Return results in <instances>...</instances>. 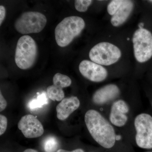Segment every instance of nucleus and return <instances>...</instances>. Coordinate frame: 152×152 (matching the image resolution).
I'll return each instance as SVG.
<instances>
[{"label":"nucleus","instance_id":"f3484780","mask_svg":"<svg viewBox=\"0 0 152 152\" xmlns=\"http://www.w3.org/2000/svg\"><path fill=\"white\" fill-rule=\"evenodd\" d=\"M44 146L46 152H55L58 148V141L54 137H49L45 141Z\"/></svg>","mask_w":152,"mask_h":152},{"label":"nucleus","instance_id":"aec40b11","mask_svg":"<svg viewBox=\"0 0 152 152\" xmlns=\"http://www.w3.org/2000/svg\"><path fill=\"white\" fill-rule=\"evenodd\" d=\"M7 119L5 116L0 115V135L4 133L7 127Z\"/></svg>","mask_w":152,"mask_h":152},{"label":"nucleus","instance_id":"f257e3e1","mask_svg":"<svg viewBox=\"0 0 152 152\" xmlns=\"http://www.w3.org/2000/svg\"><path fill=\"white\" fill-rule=\"evenodd\" d=\"M85 121L93 139L105 148L114 146L116 136L113 126L99 112L89 110L85 116Z\"/></svg>","mask_w":152,"mask_h":152},{"label":"nucleus","instance_id":"423d86ee","mask_svg":"<svg viewBox=\"0 0 152 152\" xmlns=\"http://www.w3.org/2000/svg\"><path fill=\"white\" fill-rule=\"evenodd\" d=\"M134 55L139 63L146 62L152 57V34L142 28L136 30L132 38Z\"/></svg>","mask_w":152,"mask_h":152},{"label":"nucleus","instance_id":"4be33fe9","mask_svg":"<svg viewBox=\"0 0 152 152\" xmlns=\"http://www.w3.org/2000/svg\"><path fill=\"white\" fill-rule=\"evenodd\" d=\"M6 16V9L2 5L0 6V25H1Z\"/></svg>","mask_w":152,"mask_h":152},{"label":"nucleus","instance_id":"6e6552de","mask_svg":"<svg viewBox=\"0 0 152 152\" xmlns=\"http://www.w3.org/2000/svg\"><path fill=\"white\" fill-rule=\"evenodd\" d=\"M79 69L82 75L92 82H102L107 77L108 72L105 68L92 61L83 60L80 63Z\"/></svg>","mask_w":152,"mask_h":152},{"label":"nucleus","instance_id":"ddd939ff","mask_svg":"<svg viewBox=\"0 0 152 152\" xmlns=\"http://www.w3.org/2000/svg\"><path fill=\"white\" fill-rule=\"evenodd\" d=\"M134 3L131 1H124L121 7L111 19V23L115 27L123 24L130 15L134 8Z\"/></svg>","mask_w":152,"mask_h":152},{"label":"nucleus","instance_id":"0eeeda50","mask_svg":"<svg viewBox=\"0 0 152 152\" xmlns=\"http://www.w3.org/2000/svg\"><path fill=\"white\" fill-rule=\"evenodd\" d=\"M136 142L142 148H152V117L149 114L138 115L134 121Z\"/></svg>","mask_w":152,"mask_h":152},{"label":"nucleus","instance_id":"6ab92c4d","mask_svg":"<svg viewBox=\"0 0 152 152\" xmlns=\"http://www.w3.org/2000/svg\"><path fill=\"white\" fill-rule=\"evenodd\" d=\"M92 2L91 0H77L75 1V7L79 12H86Z\"/></svg>","mask_w":152,"mask_h":152},{"label":"nucleus","instance_id":"20e7f679","mask_svg":"<svg viewBox=\"0 0 152 152\" xmlns=\"http://www.w3.org/2000/svg\"><path fill=\"white\" fill-rule=\"evenodd\" d=\"M121 52L116 46L107 42L99 43L92 48L89 56L91 61L102 66H110L118 62Z\"/></svg>","mask_w":152,"mask_h":152},{"label":"nucleus","instance_id":"4468645a","mask_svg":"<svg viewBox=\"0 0 152 152\" xmlns=\"http://www.w3.org/2000/svg\"><path fill=\"white\" fill-rule=\"evenodd\" d=\"M47 92L48 97L53 101L59 102L64 99V93L62 89L54 85L48 87Z\"/></svg>","mask_w":152,"mask_h":152},{"label":"nucleus","instance_id":"5701e85b","mask_svg":"<svg viewBox=\"0 0 152 152\" xmlns=\"http://www.w3.org/2000/svg\"><path fill=\"white\" fill-rule=\"evenodd\" d=\"M57 152H84L83 150L81 149H76L74 150V151H66V150L63 149H60L58 150Z\"/></svg>","mask_w":152,"mask_h":152},{"label":"nucleus","instance_id":"2eb2a0df","mask_svg":"<svg viewBox=\"0 0 152 152\" xmlns=\"http://www.w3.org/2000/svg\"><path fill=\"white\" fill-rule=\"evenodd\" d=\"M53 83L54 86L62 89L70 86L72 81L68 76L58 73L54 76Z\"/></svg>","mask_w":152,"mask_h":152},{"label":"nucleus","instance_id":"393cba45","mask_svg":"<svg viewBox=\"0 0 152 152\" xmlns=\"http://www.w3.org/2000/svg\"><path fill=\"white\" fill-rule=\"evenodd\" d=\"M150 1V2H151L152 3V1Z\"/></svg>","mask_w":152,"mask_h":152},{"label":"nucleus","instance_id":"f8f14e48","mask_svg":"<svg viewBox=\"0 0 152 152\" xmlns=\"http://www.w3.org/2000/svg\"><path fill=\"white\" fill-rule=\"evenodd\" d=\"M80 101L76 96L65 98L57 106V117L58 119L64 121L67 118L80 106Z\"/></svg>","mask_w":152,"mask_h":152},{"label":"nucleus","instance_id":"a211bd4d","mask_svg":"<svg viewBox=\"0 0 152 152\" xmlns=\"http://www.w3.org/2000/svg\"><path fill=\"white\" fill-rule=\"evenodd\" d=\"M123 0H113L108 5L107 10L109 15L113 16L117 12L124 3Z\"/></svg>","mask_w":152,"mask_h":152},{"label":"nucleus","instance_id":"dca6fc26","mask_svg":"<svg viewBox=\"0 0 152 152\" xmlns=\"http://www.w3.org/2000/svg\"><path fill=\"white\" fill-rule=\"evenodd\" d=\"M48 103V98L45 93H43L39 95L36 99H33L29 102L28 106L31 110H35L42 107Z\"/></svg>","mask_w":152,"mask_h":152},{"label":"nucleus","instance_id":"f03ea898","mask_svg":"<svg viewBox=\"0 0 152 152\" xmlns=\"http://www.w3.org/2000/svg\"><path fill=\"white\" fill-rule=\"evenodd\" d=\"M85 26V21L81 17L72 16L65 18L55 28L57 45L62 48L67 46L81 34Z\"/></svg>","mask_w":152,"mask_h":152},{"label":"nucleus","instance_id":"412c9836","mask_svg":"<svg viewBox=\"0 0 152 152\" xmlns=\"http://www.w3.org/2000/svg\"><path fill=\"white\" fill-rule=\"evenodd\" d=\"M7 105V101L4 98L1 91L0 94V111L2 112L6 109Z\"/></svg>","mask_w":152,"mask_h":152},{"label":"nucleus","instance_id":"9b49d317","mask_svg":"<svg viewBox=\"0 0 152 152\" xmlns=\"http://www.w3.org/2000/svg\"><path fill=\"white\" fill-rule=\"evenodd\" d=\"M120 93L119 88L115 85H106L95 92L93 101L97 104H103L115 99Z\"/></svg>","mask_w":152,"mask_h":152},{"label":"nucleus","instance_id":"1a4fd4ad","mask_svg":"<svg viewBox=\"0 0 152 152\" xmlns=\"http://www.w3.org/2000/svg\"><path fill=\"white\" fill-rule=\"evenodd\" d=\"M18 128L27 138L39 137L44 132L43 126L40 121L31 115L22 117L18 124Z\"/></svg>","mask_w":152,"mask_h":152},{"label":"nucleus","instance_id":"7ed1b4c3","mask_svg":"<svg viewBox=\"0 0 152 152\" xmlns=\"http://www.w3.org/2000/svg\"><path fill=\"white\" fill-rule=\"evenodd\" d=\"M38 55V48L35 41L29 36H22L18 40L15 59L20 69H28L36 62Z\"/></svg>","mask_w":152,"mask_h":152},{"label":"nucleus","instance_id":"b1692460","mask_svg":"<svg viewBox=\"0 0 152 152\" xmlns=\"http://www.w3.org/2000/svg\"><path fill=\"white\" fill-rule=\"evenodd\" d=\"M23 152H38V151L36 150L32 149H28L25 150Z\"/></svg>","mask_w":152,"mask_h":152},{"label":"nucleus","instance_id":"39448f33","mask_svg":"<svg viewBox=\"0 0 152 152\" xmlns=\"http://www.w3.org/2000/svg\"><path fill=\"white\" fill-rule=\"evenodd\" d=\"M47 19L43 14L37 12H26L17 19L15 28L22 34L40 32L46 25Z\"/></svg>","mask_w":152,"mask_h":152},{"label":"nucleus","instance_id":"9d476101","mask_svg":"<svg viewBox=\"0 0 152 152\" xmlns=\"http://www.w3.org/2000/svg\"><path fill=\"white\" fill-rule=\"evenodd\" d=\"M129 111L128 105L122 100L116 101L113 104L111 109L110 120L114 126L122 127L127 121L128 117L126 114Z\"/></svg>","mask_w":152,"mask_h":152}]
</instances>
